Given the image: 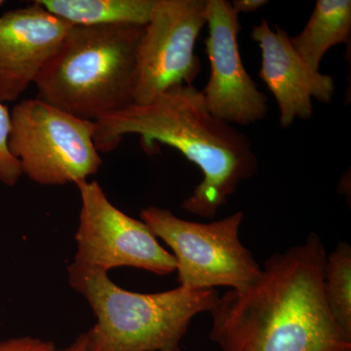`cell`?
Masks as SVG:
<instances>
[{
	"label": "cell",
	"instance_id": "1",
	"mask_svg": "<svg viewBox=\"0 0 351 351\" xmlns=\"http://www.w3.org/2000/svg\"><path fill=\"white\" fill-rule=\"evenodd\" d=\"M327 250L316 233L267 258L243 290L219 295L210 339L221 351H351L323 283Z\"/></svg>",
	"mask_w": 351,
	"mask_h": 351
},
{
	"label": "cell",
	"instance_id": "2",
	"mask_svg": "<svg viewBox=\"0 0 351 351\" xmlns=\"http://www.w3.org/2000/svg\"><path fill=\"white\" fill-rule=\"evenodd\" d=\"M95 122L99 152H112L126 135H138L147 151L169 145L195 164L203 179L182 209L201 218H215L241 182L257 173L250 138L215 117L193 85L171 88L145 105L133 104Z\"/></svg>",
	"mask_w": 351,
	"mask_h": 351
},
{
	"label": "cell",
	"instance_id": "3",
	"mask_svg": "<svg viewBox=\"0 0 351 351\" xmlns=\"http://www.w3.org/2000/svg\"><path fill=\"white\" fill-rule=\"evenodd\" d=\"M145 25H73L36 80L38 99L97 120L134 104Z\"/></svg>",
	"mask_w": 351,
	"mask_h": 351
},
{
	"label": "cell",
	"instance_id": "4",
	"mask_svg": "<svg viewBox=\"0 0 351 351\" xmlns=\"http://www.w3.org/2000/svg\"><path fill=\"white\" fill-rule=\"evenodd\" d=\"M71 288L89 302L97 321L86 332L88 351H181L182 339L197 314L209 313L216 290L142 294L113 283L105 270L73 262L68 267Z\"/></svg>",
	"mask_w": 351,
	"mask_h": 351
},
{
	"label": "cell",
	"instance_id": "5",
	"mask_svg": "<svg viewBox=\"0 0 351 351\" xmlns=\"http://www.w3.org/2000/svg\"><path fill=\"white\" fill-rule=\"evenodd\" d=\"M241 211L211 223L178 218L170 210L144 208L141 219L156 239H162L177 263L178 282L189 290L230 287L243 290L262 267L242 243Z\"/></svg>",
	"mask_w": 351,
	"mask_h": 351
},
{
	"label": "cell",
	"instance_id": "6",
	"mask_svg": "<svg viewBox=\"0 0 351 351\" xmlns=\"http://www.w3.org/2000/svg\"><path fill=\"white\" fill-rule=\"evenodd\" d=\"M10 117L9 152L32 181L43 186L77 184L103 164L94 143L96 122L38 98L17 104Z\"/></svg>",
	"mask_w": 351,
	"mask_h": 351
},
{
	"label": "cell",
	"instance_id": "7",
	"mask_svg": "<svg viewBox=\"0 0 351 351\" xmlns=\"http://www.w3.org/2000/svg\"><path fill=\"white\" fill-rule=\"evenodd\" d=\"M82 209L75 234V262L108 271L119 267L167 276L177 269L174 256L157 241L144 221L131 218L114 206L97 181H83Z\"/></svg>",
	"mask_w": 351,
	"mask_h": 351
},
{
	"label": "cell",
	"instance_id": "8",
	"mask_svg": "<svg viewBox=\"0 0 351 351\" xmlns=\"http://www.w3.org/2000/svg\"><path fill=\"white\" fill-rule=\"evenodd\" d=\"M206 0H156L138 49L134 104L145 105L200 75L195 44L206 25Z\"/></svg>",
	"mask_w": 351,
	"mask_h": 351
},
{
	"label": "cell",
	"instance_id": "9",
	"mask_svg": "<svg viewBox=\"0 0 351 351\" xmlns=\"http://www.w3.org/2000/svg\"><path fill=\"white\" fill-rule=\"evenodd\" d=\"M205 18L210 77L201 92L207 108L230 125L260 121L267 114L269 106L267 96L258 90L242 63L239 14L235 12L232 2L206 0Z\"/></svg>",
	"mask_w": 351,
	"mask_h": 351
},
{
	"label": "cell",
	"instance_id": "10",
	"mask_svg": "<svg viewBox=\"0 0 351 351\" xmlns=\"http://www.w3.org/2000/svg\"><path fill=\"white\" fill-rule=\"evenodd\" d=\"M73 25L38 0L0 16V101H15L36 82Z\"/></svg>",
	"mask_w": 351,
	"mask_h": 351
},
{
	"label": "cell",
	"instance_id": "11",
	"mask_svg": "<svg viewBox=\"0 0 351 351\" xmlns=\"http://www.w3.org/2000/svg\"><path fill=\"white\" fill-rule=\"evenodd\" d=\"M251 36L262 53L258 76L276 99L284 129L292 125L295 119L313 117V99L325 104L332 100V76L311 68L294 49L285 29L276 25L274 31L263 19L254 25Z\"/></svg>",
	"mask_w": 351,
	"mask_h": 351
},
{
	"label": "cell",
	"instance_id": "12",
	"mask_svg": "<svg viewBox=\"0 0 351 351\" xmlns=\"http://www.w3.org/2000/svg\"><path fill=\"white\" fill-rule=\"evenodd\" d=\"M350 0H317L306 27L290 36L294 49L315 71L327 51L339 44L350 43Z\"/></svg>",
	"mask_w": 351,
	"mask_h": 351
},
{
	"label": "cell",
	"instance_id": "13",
	"mask_svg": "<svg viewBox=\"0 0 351 351\" xmlns=\"http://www.w3.org/2000/svg\"><path fill=\"white\" fill-rule=\"evenodd\" d=\"M59 19L71 25H144L156 0H38Z\"/></svg>",
	"mask_w": 351,
	"mask_h": 351
},
{
	"label": "cell",
	"instance_id": "14",
	"mask_svg": "<svg viewBox=\"0 0 351 351\" xmlns=\"http://www.w3.org/2000/svg\"><path fill=\"white\" fill-rule=\"evenodd\" d=\"M325 298L330 313L341 329L351 336V247L339 242L327 254L323 271Z\"/></svg>",
	"mask_w": 351,
	"mask_h": 351
},
{
	"label": "cell",
	"instance_id": "15",
	"mask_svg": "<svg viewBox=\"0 0 351 351\" xmlns=\"http://www.w3.org/2000/svg\"><path fill=\"white\" fill-rule=\"evenodd\" d=\"M10 128V112L0 101V182L12 186L19 181L23 171L19 161L9 152Z\"/></svg>",
	"mask_w": 351,
	"mask_h": 351
},
{
	"label": "cell",
	"instance_id": "16",
	"mask_svg": "<svg viewBox=\"0 0 351 351\" xmlns=\"http://www.w3.org/2000/svg\"><path fill=\"white\" fill-rule=\"evenodd\" d=\"M56 346L50 341L22 337L0 341V351H55Z\"/></svg>",
	"mask_w": 351,
	"mask_h": 351
},
{
	"label": "cell",
	"instance_id": "17",
	"mask_svg": "<svg viewBox=\"0 0 351 351\" xmlns=\"http://www.w3.org/2000/svg\"><path fill=\"white\" fill-rule=\"evenodd\" d=\"M269 4L267 0H234L232 2L233 9L237 13H255L258 9Z\"/></svg>",
	"mask_w": 351,
	"mask_h": 351
},
{
	"label": "cell",
	"instance_id": "18",
	"mask_svg": "<svg viewBox=\"0 0 351 351\" xmlns=\"http://www.w3.org/2000/svg\"><path fill=\"white\" fill-rule=\"evenodd\" d=\"M55 351H88V339L86 332L80 335L71 346L62 350Z\"/></svg>",
	"mask_w": 351,
	"mask_h": 351
},
{
	"label": "cell",
	"instance_id": "19",
	"mask_svg": "<svg viewBox=\"0 0 351 351\" xmlns=\"http://www.w3.org/2000/svg\"><path fill=\"white\" fill-rule=\"evenodd\" d=\"M4 4V1L3 0H0V7H1L2 5H3Z\"/></svg>",
	"mask_w": 351,
	"mask_h": 351
}]
</instances>
